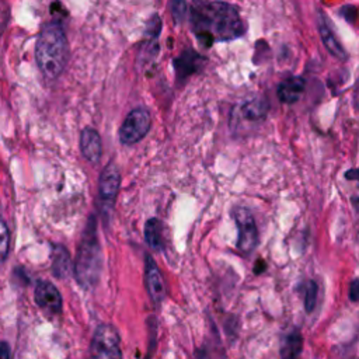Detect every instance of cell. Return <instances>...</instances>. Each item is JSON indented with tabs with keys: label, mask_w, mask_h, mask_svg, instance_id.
Segmentation results:
<instances>
[{
	"label": "cell",
	"mask_w": 359,
	"mask_h": 359,
	"mask_svg": "<svg viewBox=\"0 0 359 359\" xmlns=\"http://www.w3.org/2000/svg\"><path fill=\"white\" fill-rule=\"evenodd\" d=\"M188 15L195 36L205 46L236 39L245 31L236 7L224 1L194 0L188 6Z\"/></svg>",
	"instance_id": "1"
},
{
	"label": "cell",
	"mask_w": 359,
	"mask_h": 359,
	"mask_svg": "<svg viewBox=\"0 0 359 359\" xmlns=\"http://www.w3.org/2000/svg\"><path fill=\"white\" fill-rule=\"evenodd\" d=\"M69 50L65 31L59 22H48L42 27L35 45L36 65L43 77H59L67 63Z\"/></svg>",
	"instance_id": "2"
},
{
	"label": "cell",
	"mask_w": 359,
	"mask_h": 359,
	"mask_svg": "<svg viewBox=\"0 0 359 359\" xmlns=\"http://www.w3.org/2000/svg\"><path fill=\"white\" fill-rule=\"evenodd\" d=\"M101 275V247L97 237L95 219L91 217L83 233L74 261V276L84 289L97 285Z\"/></svg>",
	"instance_id": "3"
},
{
	"label": "cell",
	"mask_w": 359,
	"mask_h": 359,
	"mask_svg": "<svg viewBox=\"0 0 359 359\" xmlns=\"http://www.w3.org/2000/svg\"><path fill=\"white\" fill-rule=\"evenodd\" d=\"M88 359H122L121 338L111 324H100L90 342Z\"/></svg>",
	"instance_id": "4"
},
{
	"label": "cell",
	"mask_w": 359,
	"mask_h": 359,
	"mask_svg": "<svg viewBox=\"0 0 359 359\" xmlns=\"http://www.w3.org/2000/svg\"><path fill=\"white\" fill-rule=\"evenodd\" d=\"M151 125L150 114L146 108L132 109L123 119L119 129V140L123 144H135L140 142L149 132Z\"/></svg>",
	"instance_id": "5"
},
{
	"label": "cell",
	"mask_w": 359,
	"mask_h": 359,
	"mask_svg": "<svg viewBox=\"0 0 359 359\" xmlns=\"http://www.w3.org/2000/svg\"><path fill=\"white\" fill-rule=\"evenodd\" d=\"M234 220L238 229L237 248L245 254L251 252L258 243V230L251 212L245 208L234 209Z\"/></svg>",
	"instance_id": "6"
},
{
	"label": "cell",
	"mask_w": 359,
	"mask_h": 359,
	"mask_svg": "<svg viewBox=\"0 0 359 359\" xmlns=\"http://www.w3.org/2000/svg\"><path fill=\"white\" fill-rule=\"evenodd\" d=\"M121 185V172L114 163H109L101 172L98 198L102 212H109L114 208Z\"/></svg>",
	"instance_id": "7"
},
{
	"label": "cell",
	"mask_w": 359,
	"mask_h": 359,
	"mask_svg": "<svg viewBox=\"0 0 359 359\" xmlns=\"http://www.w3.org/2000/svg\"><path fill=\"white\" fill-rule=\"evenodd\" d=\"M34 299L38 307L49 316H57L62 311V296L57 287L48 282L39 280L35 286Z\"/></svg>",
	"instance_id": "8"
},
{
	"label": "cell",
	"mask_w": 359,
	"mask_h": 359,
	"mask_svg": "<svg viewBox=\"0 0 359 359\" xmlns=\"http://www.w3.org/2000/svg\"><path fill=\"white\" fill-rule=\"evenodd\" d=\"M144 285L150 299L157 304L165 297V285L163 276L150 255H146L144 259Z\"/></svg>",
	"instance_id": "9"
},
{
	"label": "cell",
	"mask_w": 359,
	"mask_h": 359,
	"mask_svg": "<svg viewBox=\"0 0 359 359\" xmlns=\"http://www.w3.org/2000/svg\"><path fill=\"white\" fill-rule=\"evenodd\" d=\"M80 150L88 163L97 164L102 156L100 133L93 128H84L80 133Z\"/></svg>",
	"instance_id": "10"
},
{
	"label": "cell",
	"mask_w": 359,
	"mask_h": 359,
	"mask_svg": "<svg viewBox=\"0 0 359 359\" xmlns=\"http://www.w3.org/2000/svg\"><path fill=\"white\" fill-rule=\"evenodd\" d=\"M304 80L300 76H292L278 86V98L283 104H294L303 94Z\"/></svg>",
	"instance_id": "11"
},
{
	"label": "cell",
	"mask_w": 359,
	"mask_h": 359,
	"mask_svg": "<svg viewBox=\"0 0 359 359\" xmlns=\"http://www.w3.org/2000/svg\"><path fill=\"white\" fill-rule=\"evenodd\" d=\"M318 31H320V35H321V39H323V43L324 46L328 49V52L335 56L337 59L339 60H346L348 59V55L344 49V46L339 43V41L337 39L335 34L332 32V29L330 28V25L327 24L325 18H320V24H318Z\"/></svg>",
	"instance_id": "12"
},
{
	"label": "cell",
	"mask_w": 359,
	"mask_h": 359,
	"mask_svg": "<svg viewBox=\"0 0 359 359\" xmlns=\"http://www.w3.org/2000/svg\"><path fill=\"white\" fill-rule=\"evenodd\" d=\"M72 269V261L69 251L63 245H53L52 248V272L56 278L65 279Z\"/></svg>",
	"instance_id": "13"
},
{
	"label": "cell",
	"mask_w": 359,
	"mask_h": 359,
	"mask_svg": "<svg viewBox=\"0 0 359 359\" xmlns=\"http://www.w3.org/2000/svg\"><path fill=\"white\" fill-rule=\"evenodd\" d=\"M268 102L262 97H254L251 100L244 101L240 105V115L247 121H258L265 118L268 112Z\"/></svg>",
	"instance_id": "14"
},
{
	"label": "cell",
	"mask_w": 359,
	"mask_h": 359,
	"mask_svg": "<svg viewBox=\"0 0 359 359\" xmlns=\"http://www.w3.org/2000/svg\"><path fill=\"white\" fill-rule=\"evenodd\" d=\"M303 349V337L299 331H292L283 341L280 348L282 359H297Z\"/></svg>",
	"instance_id": "15"
},
{
	"label": "cell",
	"mask_w": 359,
	"mask_h": 359,
	"mask_svg": "<svg viewBox=\"0 0 359 359\" xmlns=\"http://www.w3.org/2000/svg\"><path fill=\"white\" fill-rule=\"evenodd\" d=\"M144 238L150 248L161 250L163 248V233L161 222L157 217H151L144 224Z\"/></svg>",
	"instance_id": "16"
},
{
	"label": "cell",
	"mask_w": 359,
	"mask_h": 359,
	"mask_svg": "<svg viewBox=\"0 0 359 359\" xmlns=\"http://www.w3.org/2000/svg\"><path fill=\"white\" fill-rule=\"evenodd\" d=\"M303 289H304V307H306V311L310 313L313 311L317 300V283L314 280H307L303 285Z\"/></svg>",
	"instance_id": "17"
},
{
	"label": "cell",
	"mask_w": 359,
	"mask_h": 359,
	"mask_svg": "<svg viewBox=\"0 0 359 359\" xmlns=\"http://www.w3.org/2000/svg\"><path fill=\"white\" fill-rule=\"evenodd\" d=\"M10 248V233L3 220H0V264L7 258Z\"/></svg>",
	"instance_id": "18"
},
{
	"label": "cell",
	"mask_w": 359,
	"mask_h": 359,
	"mask_svg": "<svg viewBox=\"0 0 359 359\" xmlns=\"http://www.w3.org/2000/svg\"><path fill=\"white\" fill-rule=\"evenodd\" d=\"M171 13L175 22H182L188 15V3L185 0H172Z\"/></svg>",
	"instance_id": "19"
},
{
	"label": "cell",
	"mask_w": 359,
	"mask_h": 359,
	"mask_svg": "<svg viewBox=\"0 0 359 359\" xmlns=\"http://www.w3.org/2000/svg\"><path fill=\"white\" fill-rule=\"evenodd\" d=\"M358 286H359V282L358 279L355 278L352 282H351V286H349V297L352 302H358Z\"/></svg>",
	"instance_id": "20"
},
{
	"label": "cell",
	"mask_w": 359,
	"mask_h": 359,
	"mask_svg": "<svg viewBox=\"0 0 359 359\" xmlns=\"http://www.w3.org/2000/svg\"><path fill=\"white\" fill-rule=\"evenodd\" d=\"M0 359H11V351L7 342H0Z\"/></svg>",
	"instance_id": "21"
},
{
	"label": "cell",
	"mask_w": 359,
	"mask_h": 359,
	"mask_svg": "<svg viewBox=\"0 0 359 359\" xmlns=\"http://www.w3.org/2000/svg\"><path fill=\"white\" fill-rule=\"evenodd\" d=\"M7 22V14H6V6L3 3H0V35L3 32V28Z\"/></svg>",
	"instance_id": "22"
}]
</instances>
